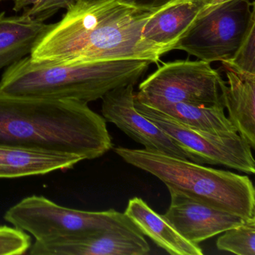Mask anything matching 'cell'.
I'll return each instance as SVG.
<instances>
[{
    "mask_svg": "<svg viewBox=\"0 0 255 255\" xmlns=\"http://www.w3.org/2000/svg\"><path fill=\"white\" fill-rule=\"evenodd\" d=\"M145 105L192 129L219 135L238 133L225 116V107L222 106L209 107L186 103L169 102L152 103Z\"/></svg>",
    "mask_w": 255,
    "mask_h": 255,
    "instance_id": "cell-17",
    "label": "cell"
},
{
    "mask_svg": "<svg viewBox=\"0 0 255 255\" xmlns=\"http://www.w3.org/2000/svg\"><path fill=\"white\" fill-rule=\"evenodd\" d=\"M135 107L200 165H223L247 174L255 173L251 146L238 133L219 135L187 128L135 99Z\"/></svg>",
    "mask_w": 255,
    "mask_h": 255,
    "instance_id": "cell-8",
    "label": "cell"
},
{
    "mask_svg": "<svg viewBox=\"0 0 255 255\" xmlns=\"http://www.w3.org/2000/svg\"><path fill=\"white\" fill-rule=\"evenodd\" d=\"M228 82L222 86L228 119L239 135L255 148V74L224 67Z\"/></svg>",
    "mask_w": 255,
    "mask_h": 255,
    "instance_id": "cell-14",
    "label": "cell"
},
{
    "mask_svg": "<svg viewBox=\"0 0 255 255\" xmlns=\"http://www.w3.org/2000/svg\"><path fill=\"white\" fill-rule=\"evenodd\" d=\"M52 26L26 14L0 12V70L30 56Z\"/></svg>",
    "mask_w": 255,
    "mask_h": 255,
    "instance_id": "cell-16",
    "label": "cell"
},
{
    "mask_svg": "<svg viewBox=\"0 0 255 255\" xmlns=\"http://www.w3.org/2000/svg\"><path fill=\"white\" fill-rule=\"evenodd\" d=\"M255 22V5L252 0H228L206 6L174 50L210 64L227 62L234 57Z\"/></svg>",
    "mask_w": 255,
    "mask_h": 255,
    "instance_id": "cell-6",
    "label": "cell"
},
{
    "mask_svg": "<svg viewBox=\"0 0 255 255\" xmlns=\"http://www.w3.org/2000/svg\"><path fill=\"white\" fill-rule=\"evenodd\" d=\"M0 143L95 159L113 148L107 121L88 104L28 98L0 89Z\"/></svg>",
    "mask_w": 255,
    "mask_h": 255,
    "instance_id": "cell-2",
    "label": "cell"
},
{
    "mask_svg": "<svg viewBox=\"0 0 255 255\" xmlns=\"http://www.w3.org/2000/svg\"><path fill=\"white\" fill-rule=\"evenodd\" d=\"M135 5L144 8H156L162 6L171 0H129Z\"/></svg>",
    "mask_w": 255,
    "mask_h": 255,
    "instance_id": "cell-22",
    "label": "cell"
},
{
    "mask_svg": "<svg viewBox=\"0 0 255 255\" xmlns=\"http://www.w3.org/2000/svg\"><path fill=\"white\" fill-rule=\"evenodd\" d=\"M2 1H8V0H0V2H2Z\"/></svg>",
    "mask_w": 255,
    "mask_h": 255,
    "instance_id": "cell-25",
    "label": "cell"
},
{
    "mask_svg": "<svg viewBox=\"0 0 255 255\" xmlns=\"http://www.w3.org/2000/svg\"><path fill=\"white\" fill-rule=\"evenodd\" d=\"M217 239L219 250L237 255H255V218L225 231Z\"/></svg>",
    "mask_w": 255,
    "mask_h": 255,
    "instance_id": "cell-18",
    "label": "cell"
},
{
    "mask_svg": "<svg viewBox=\"0 0 255 255\" xmlns=\"http://www.w3.org/2000/svg\"><path fill=\"white\" fill-rule=\"evenodd\" d=\"M219 71L204 61L177 60L159 66L138 86L135 99L144 104L186 103L224 106Z\"/></svg>",
    "mask_w": 255,
    "mask_h": 255,
    "instance_id": "cell-7",
    "label": "cell"
},
{
    "mask_svg": "<svg viewBox=\"0 0 255 255\" xmlns=\"http://www.w3.org/2000/svg\"><path fill=\"white\" fill-rule=\"evenodd\" d=\"M150 65L144 60L59 64L35 62L29 56L5 70L0 89L17 96L89 104L116 88L135 85Z\"/></svg>",
    "mask_w": 255,
    "mask_h": 255,
    "instance_id": "cell-3",
    "label": "cell"
},
{
    "mask_svg": "<svg viewBox=\"0 0 255 255\" xmlns=\"http://www.w3.org/2000/svg\"><path fill=\"white\" fill-rule=\"evenodd\" d=\"M227 1H228V0H209L207 7L214 6V5L223 3V2H227Z\"/></svg>",
    "mask_w": 255,
    "mask_h": 255,
    "instance_id": "cell-23",
    "label": "cell"
},
{
    "mask_svg": "<svg viewBox=\"0 0 255 255\" xmlns=\"http://www.w3.org/2000/svg\"><path fill=\"white\" fill-rule=\"evenodd\" d=\"M89 1H92V0H77V2H89Z\"/></svg>",
    "mask_w": 255,
    "mask_h": 255,
    "instance_id": "cell-24",
    "label": "cell"
},
{
    "mask_svg": "<svg viewBox=\"0 0 255 255\" xmlns=\"http://www.w3.org/2000/svg\"><path fill=\"white\" fill-rule=\"evenodd\" d=\"M77 0H14L15 12L24 10L23 14L44 22L59 10H68L75 5Z\"/></svg>",
    "mask_w": 255,
    "mask_h": 255,
    "instance_id": "cell-19",
    "label": "cell"
},
{
    "mask_svg": "<svg viewBox=\"0 0 255 255\" xmlns=\"http://www.w3.org/2000/svg\"><path fill=\"white\" fill-rule=\"evenodd\" d=\"M209 0H171L144 25L142 35L149 42L167 52L177 43L204 10Z\"/></svg>",
    "mask_w": 255,
    "mask_h": 255,
    "instance_id": "cell-13",
    "label": "cell"
},
{
    "mask_svg": "<svg viewBox=\"0 0 255 255\" xmlns=\"http://www.w3.org/2000/svg\"><path fill=\"white\" fill-rule=\"evenodd\" d=\"M168 191L171 204L162 216L180 235L193 244L198 245L246 220L238 215L195 201L180 192Z\"/></svg>",
    "mask_w": 255,
    "mask_h": 255,
    "instance_id": "cell-11",
    "label": "cell"
},
{
    "mask_svg": "<svg viewBox=\"0 0 255 255\" xmlns=\"http://www.w3.org/2000/svg\"><path fill=\"white\" fill-rule=\"evenodd\" d=\"M32 244L28 233L14 226H0V255H24Z\"/></svg>",
    "mask_w": 255,
    "mask_h": 255,
    "instance_id": "cell-21",
    "label": "cell"
},
{
    "mask_svg": "<svg viewBox=\"0 0 255 255\" xmlns=\"http://www.w3.org/2000/svg\"><path fill=\"white\" fill-rule=\"evenodd\" d=\"M125 214L156 246L172 255H202V249L183 238L165 220L162 215L155 212L141 198H133L128 201Z\"/></svg>",
    "mask_w": 255,
    "mask_h": 255,
    "instance_id": "cell-15",
    "label": "cell"
},
{
    "mask_svg": "<svg viewBox=\"0 0 255 255\" xmlns=\"http://www.w3.org/2000/svg\"><path fill=\"white\" fill-rule=\"evenodd\" d=\"M83 160V156L74 153L0 143V179L20 178L65 171Z\"/></svg>",
    "mask_w": 255,
    "mask_h": 255,
    "instance_id": "cell-12",
    "label": "cell"
},
{
    "mask_svg": "<svg viewBox=\"0 0 255 255\" xmlns=\"http://www.w3.org/2000/svg\"><path fill=\"white\" fill-rule=\"evenodd\" d=\"M222 63L240 72L255 74V22L251 25L234 57Z\"/></svg>",
    "mask_w": 255,
    "mask_h": 255,
    "instance_id": "cell-20",
    "label": "cell"
},
{
    "mask_svg": "<svg viewBox=\"0 0 255 255\" xmlns=\"http://www.w3.org/2000/svg\"><path fill=\"white\" fill-rule=\"evenodd\" d=\"M164 5L144 8L129 0L77 2L53 24L29 56L35 62L59 64L110 60L158 64L168 52L147 41L142 30Z\"/></svg>",
    "mask_w": 255,
    "mask_h": 255,
    "instance_id": "cell-1",
    "label": "cell"
},
{
    "mask_svg": "<svg viewBox=\"0 0 255 255\" xmlns=\"http://www.w3.org/2000/svg\"><path fill=\"white\" fill-rule=\"evenodd\" d=\"M101 113L107 122L116 125L146 150L192 162L189 155L135 107L134 85L116 88L102 98Z\"/></svg>",
    "mask_w": 255,
    "mask_h": 255,
    "instance_id": "cell-9",
    "label": "cell"
},
{
    "mask_svg": "<svg viewBox=\"0 0 255 255\" xmlns=\"http://www.w3.org/2000/svg\"><path fill=\"white\" fill-rule=\"evenodd\" d=\"M150 248L133 225L101 230L80 238L50 243L35 242L32 255H144Z\"/></svg>",
    "mask_w": 255,
    "mask_h": 255,
    "instance_id": "cell-10",
    "label": "cell"
},
{
    "mask_svg": "<svg viewBox=\"0 0 255 255\" xmlns=\"http://www.w3.org/2000/svg\"><path fill=\"white\" fill-rule=\"evenodd\" d=\"M114 151L129 165L157 177L168 190L245 219L255 218V189L248 176L146 149L118 147Z\"/></svg>",
    "mask_w": 255,
    "mask_h": 255,
    "instance_id": "cell-4",
    "label": "cell"
},
{
    "mask_svg": "<svg viewBox=\"0 0 255 255\" xmlns=\"http://www.w3.org/2000/svg\"><path fill=\"white\" fill-rule=\"evenodd\" d=\"M3 218L41 243L73 240L101 230L134 225L125 213L113 209L106 211L76 210L35 195L26 197L10 207Z\"/></svg>",
    "mask_w": 255,
    "mask_h": 255,
    "instance_id": "cell-5",
    "label": "cell"
}]
</instances>
